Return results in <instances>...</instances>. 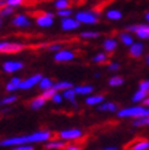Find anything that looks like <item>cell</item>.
<instances>
[{"label":"cell","instance_id":"cell-1","mask_svg":"<svg viewBox=\"0 0 149 150\" xmlns=\"http://www.w3.org/2000/svg\"><path fill=\"white\" fill-rule=\"evenodd\" d=\"M53 138V133L48 129L35 131L29 134H21V136L6 137L0 140V148H12L16 145L23 144H37V143H45L49 139Z\"/></svg>","mask_w":149,"mask_h":150},{"label":"cell","instance_id":"cell-2","mask_svg":"<svg viewBox=\"0 0 149 150\" xmlns=\"http://www.w3.org/2000/svg\"><path fill=\"white\" fill-rule=\"evenodd\" d=\"M116 115L120 118H142L149 116V106H145L143 104L127 106L123 109H118Z\"/></svg>","mask_w":149,"mask_h":150},{"label":"cell","instance_id":"cell-3","mask_svg":"<svg viewBox=\"0 0 149 150\" xmlns=\"http://www.w3.org/2000/svg\"><path fill=\"white\" fill-rule=\"evenodd\" d=\"M73 16L81 25L87 26H94L100 20V15L94 10H78L73 13Z\"/></svg>","mask_w":149,"mask_h":150},{"label":"cell","instance_id":"cell-4","mask_svg":"<svg viewBox=\"0 0 149 150\" xmlns=\"http://www.w3.org/2000/svg\"><path fill=\"white\" fill-rule=\"evenodd\" d=\"M27 45L22 42L0 40V54H17L23 51Z\"/></svg>","mask_w":149,"mask_h":150},{"label":"cell","instance_id":"cell-5","mask_svg":"<svg viewBox=\"0 0 149 150\" xmlns=\"http://www.w3.org/2000/svg\"><path fill=\"white\" fill-rule=\"evenodd\" d=\"M126 31L135 34L139 40L149 39V23H135L126 26Z\"/></svg>","mask_w":149,"mask_h":150},{"label":"cell","instance_id":"cell-6","mask_svg":"<svg viewBox=\"0 0 149 150\" xmlns=\"http://www.w3.org/2000/svg\"><path fill=\"white\" fill-rule=\"evenodd\" d=\"M83 136H84L83 131L79 128H66L57 133V138L65 140L66 143H69V142L72 143V142L79 140L81 138H83Z\"/></svg>","mask_w":149,"mask_h":150},{"label":"cell","instance_id":"cell-7","mask_svg":"<svg viewBox=\"0 0 149 150\" xmlns=\"http://www.w3.org/2000/svg\"><path fill=\"white\" fill-rule=\"evenodd\" d=\"M55 23V15L50 11H44L35 17V25L40 28H50Z\"/></svg>","mask_w":149,"mask_h":150},{"label":"cell","instance_id":"cell-8","mask_svg":"<svg viewBox=\"0 0 149 150\" xmlns=\"http://www.w3.org/2000/svg\"><path fill=\"white\" fill-rule=\"evenodd\" d=\"M74 59H76V52L71 49L62 48L61 50L54 52V61L57 64H67L73 61Z\"/></svg>","mask_w":149,"mask_h":150},{"label":"cell","instance_id":"cell-9","mask_svg":"<svg viewBox=\"0 0 149 150\" xmlns=\"http://www.w3.org/2000/svg\"><path fill=\"white\" fill-rule=\"evenodd\" d=\"M1 69L5 73H16L18 71H22L25 69V62L21 60H6L3 62Z\"/></svg>","mask_w":149,"mask_h":150},{"label":"cell","instance_id":"cell-10","mask_svg":"<svg viewBox=\"0 0 149 150\" xmlns=\"http://www.w3.org/2000/svg\"><path fill=\"white\" fill-rule=\"evenodd\" d=\"M42 77H43L42 73H34V74H32V76L26 77L21 82L20 91H31V89H33L34 87H38Z\"/></svg>","mask_w":149,"mask_h":150},{"label":"cell","instance_id":"cell-11","mask_svg":"<svg viewBox=\"0 0 149 150\" xmlns=\"http://www.w3.org/2000/svg\"><path fill=\"white\" fill-rule=\"evenodd\" d=\"M60 27L64 32H73V31H77L81 27V23L74 18V16H70V17L61 18Z\"/></svg>","mask_w":149,"mask_h":150},{"label":"cell","instance_id":"cell-12","mask_svg":"<svg viewBox=\"0 0 149 150\" xmlns=\"http://www.w3.org/2000/svg\"><path fill=\"white\" fill-rule=\"evenodd\" d=\"M11 25L16 28H28L32 26V20L25 13H17L11 18Z\"/></svg>","mask_w":149,"mask_h":150},{"label":"cell","instance_id":"cell-13","mask_svg":"<svg viewBox=\"0 0 149 150\" xmlns=\"http://www.w3.org/2000/svg\"><path fill=\"white\" fill-rule=\"evenodd\" d=\"M144 51L145 47L143 42H133L128 47V54L133 59H140L142 56H144Z\"/></svg>","mask_w":149,"mask_h":150},{"label":"cell","instance_id":"cell-14","mask_svg":"<svg viewBox=\"0 0 149 150\" xmlns=\"http://www.w3.org/2000/svg\"><path fill=\"white\" fill-rule=\"evenodd\" d=\"M66 145H67V143L65 140L60 138H56V139L51 138L44 143V149L45 150H62L66 148Z\"/></svg>","mask_w":149,"mask_h":150},{"label":"cell","instance_id":"cell-15","mask_svg":"<svg viewBox=\"0 0 149 150\" xmlns=\"http://www.w3.org/2000/svg\"><path fill=\"white\" fill-rule=\"evenodd\" d=\"M103 50L108 52V54H111V52H114L117 47H118V39L114 38V37H108L103 40Z\"/></svg>","mask_w":149,"mask_h":150},{"label":"cell","instance_id":"cell-16","mask_svg":"<svg viewBox=\"0 0 149 150\" xmlns=\"http://www.w3.org/2000/svg\"><path fill=\"white\" fill-rule=\"evenodd\" d=\"M118 105L114 101H103L100 105L96 106V110L99 112H109V114H116L118 111Z\"/></svg>","mask_w":149,"mask_h":150},{"label":"cell","instance_id":"cell-17","mask_svg":"<svg viewBox=\"0 0 149 150\" xmlns=\"http://www.w3.org/2000/svg\"><path fill=\"white\" fill-rule=\"evenodd\" d=\"M21 82H22V78L18 77V76H13L12 78L9 79V82L5 84V91L7 93H15L20 91V86H21Z\"/></svg>","mask_w":149,"mask_h":150},{"label":"cell","instance_id":"cell-18","mask_svg":"<svg viewBox=\"0 0 149 150\" xmlns=\"http://www.w3.org/2000/svg\"><path fill=\"white\" fill-rule=\"evenodd\" d=\"M47 101H48V99L40 94V95L35 96V98H33L31 101H29V109L33 110V111H38V110H40V109H43L44 106H45Z\"/></svg>","mask_w":149,"mask_h":150},{"label":"cell","instance_id":"cell-19","mask_svg":"<svg viewBox=\"0 0 149 150\" xmlns=\"http://www.w3.org/2000/svg\"><path fill=\"white\" fill-rule=\"evenodd\" d=\"M103 101H105V96L101 94H91L86 96L84 104L88 105V106H98Z\"/></svg>","mask_w":149,"mask_h":150},{"label":"cell","instance_id":"cell-20","mask_svg":"<svg viewBox=\"0 0 149 150\" xmlns=\"http://www.w3.org/2000/svg\"><path fill=\"white\" fill-rule=\"evenodd\" d=\"M74 92H76L77 95H81V96H88L93 94L94 92V87L91 86V84H82V86H76L73 87Z\"/></svg>","mask_w":149,"mask_h":150},{"label":"cell","instance_id":"cell-21","mask_svg":"<svg viewBox=\"0 0 149 150\" xmlns=\"http://www.w3.org/2000/svg\"><path fill=\"white\" fill-rule=\"evenodd\" d=\"M117 39L118 42H121L125 47H130L131 44L135 42V38H133V34L128 31H125V32H120L117 35Z\"/></svg>","mask_w":149,"mask_h":150},{"label":"cell","instance_id":"cell-22","mask_svg":"<svg viewBox=\"0 0 149 150\" xmlns=\"http://www.w3.org/2000/svg\"><path fill=\"white\" fill-rule=\"evenodd\" d=\"M128 150H149V140L137 139L128 145Z\"/></svg>","mask_w":149,"mask_h":150},{"label":"cell","instance_id":"cell-23","mask_svg":"<svg viewBox=\"0 0 149 150\" xmlns=\"http://www.w3.org/2000/svg\"><path fill=\"white\" fill-rule=\"evenodd\" d=\"M18 100V96L15 94V93H9L6 96H4V98H1V100H0V108H7L10 106V105L15 104Z\"/></svg>","mask_w":149,"mask_h":150},{"label":"cell","instance_id":"cell-24","mask_svg":"<svg viewBox=\"0 0 149 150\" xmlns=\"http://www.w3.org/2000/svg\"><path fill=\"white\" fill-rule=\"evenodd\" d=\"M62 96H64V100L73 104L74 106H77L76 101H77V96L78 95L76 94V92H74L73 88H69V89H66V91H64L62 92Z\"/></svg>","mask_w":149,"mask_h":150},{"label":"cell","instance_id":"cell-25","mask_svg":"<svg viewBox=\"0 0 149 150\" xmlns=\"http://www.w3.org/2000/svg\"><path fill=\"white\" fill-rule=\"evenodd\" d=\"M105 17H106L109 21L116 22V21L122 20L123 13H122L120 10H117V9H109V10L105 12Z\"/></svg>","mask_w":149,"mask_h":150},{"label":"cell","instance_id":"cell-26","mask_svg":"<svg viewBox=\"0 0 149 150\" xmlns=\"http://www.w3.org/2000/svg\"><path fill=\"white\" fill-rule=\"evenodd\" d=\"M73 83L71 81H67V79H62V81H57L54 83V89L56 92H64L66 91V89H69V88H73Z\"/></svg>","mask_w":149,"mask_h":150},{"label":"cell","instance_id":"cell-27","mask_svg":"<svg viewBox=\"0 0 149 150\" xmlns=\"http://www.w3.org/2000/svg\"><path fill=\"white\" fill-rule=\"evenodd\" d=\"M149 96V93L148 92H144V91H140V89H138V91H136L135 93H133L132 95V101L135 104H143V101Z\"/></svg>","mask_w":149,"mask_h":150},{"label":"cell","instance_id":"cell-28","mask_svg":"<svg viewBox=\"0 0 149 150\" xmlns=\"http://www.w3.org/2000/svg\"><path fill=\"white\" fill-rule=\"evenodd\" d=\"M106 61H109V54L105 52V51H100V52L95 54L92 57V62L96 64V65H103V64H105Z\"/></svg>","mask_w":149,"mask_h":150},{"label":"cell","instance_id":"cell-29","mask_svg":"<svg viewBox=\"0 0 149 150\" xmlns=\"http://www.w3.org/2000/svg\"><path fill=\"white\" fill-rule=\"evenodd\" d=\"M54 83L55 82L51 79L50 77H42V79H40V82H39V84H38V88L40 89L42 92H44V91H48V89H50V88H53L54 87Z\"/></svg>","mask_w":149,"mask_h":150},{"label":"cell","instance_id":"cell-30","mask_svg":"<svg viewBox=\"0 0 149 150\" xmlns=\"http://www.w3.org/2000/svg\"><path fill=\"white\" fill-rule=\"evenodd\" d=\"M79 37L82 39H86V40H93V39H98L100 37V33L98 31H91V29H88V31L81 32Z\"/></svg>","mask_w":149,"mask_h":150},{"label":"cell","instance_id":"cell-31","mask_svg":"<svg viewBox=\"0 0 149 150\" xmlns=\"http://www.w3.org/2000/svg\"><path fill=\"white\" fill-rule=\"evenodd\" d=\"M123 83H125L123 77L117 76V74H114V76H111V77L109 78V82H108V84H109L110 87H113V88L121 87V86H123Z\"/></svg>","mask_w":149,"mask_h":150},{"label":"cell","instance_id":"cell-32","mask_svg":"<svg viewBox=\"0 0 149 150\" xmlns=\"http://www.w3.org/2000/svg\"><path fill=\"white\" fill-rule=\"evenodd\" d=\"M132 126L136 127V128H140V127H149V116L133 120Z\"/></svg>","mask_w":149,"mask_h":150},{"label":"cell","instance_id":"cell-33","mask_svg":"<svg viewBox=\"0 0 149 150\" xmlns=\"http://www.w3.org/2000/svg\"><path fill=\"white\" fill-rule=\"evenodd\" d=\"M13 12H15V9H13V7L5 5V6H3L1 9H0V18L3 20V18L10 17V16H12V15H13Z\"/></svg>","mask_w":149,"mask_h":150},{"label":"cell","instance_id":"cell-34","mask_svg":"<svg viewBox=\"0 0 149 150\" xmlns=\"http://www.w3.org/2000/svg\"><path fill=\"white\" fill-rule=\"evenodd\" d=\"M53 6L56 10H62V9H67L70 7V0H54Z\"/></svg>","mask_w":149,"mask_h":150},{"label":"cell","instance_id":"cell-35","mask_svg":"<svg viewBox=\"0 0 149 150\" xmlns=\"http://www.w3.org/2000/svg\"><path fill=\"white\" fill-rule=\"evenodd\" d=\"M56 15L60 18L70 17V16H73V10L71 9V7H67V9H62V10H56Z\"/></svg>","mask_w":149,"mask_h":150},{"label":"cell","instance_id":"cell-36","mask_svg":"<svg viewBox=\"0 0 149 150\" xmlns=\"http://www.w3.org/2000/svg\"><path fill=\"white\" fill-rule=\"evenodd\" d=\"M62 48H64V44H61V43H51V44L45 45L47 51H50V52H56L59 50H61Z\"/></svg>","mask_w":149,"mask_h":150},{"label":"cell","instance_id":"cell-37","mask_svg":"<svg viewBox=\"0 0 149 150\" xmlns=\"http://www.w3.org/2000/svg\"><path fill=\"white\" fill-rule=\"evenodd\" d=\"M50 101H53V104H56V105L62 104V101H64L62 93H61V92H56V93L50 98Z\"/></svg>","mask_w":149,"mask_h":150},{"label":"cell","instance_id":"cell-38","mask_svg":"<svg viewBox=\"0 0 149 150\" xmlns=\"http://www.w3.org/2000/svg\"><path fill=\"white\" fill-rule=\"evenodd\" d=\"M120 67H121V65L118 64L117 61H111V62L108 64L106 69H108L109 72H117L118 70H120Z\"/></svg>","mask_w":149,"mask_h":150},{"label":"cell","instance_id":"cell-39","mask_svg":"<svg viewBox=\"0 0 149 150\" xmlns=\"http://www.w3.org/2000/svg\"><path fill=\"white\" fill-rule=\"evenodd\" d=\"M9 150H35L33 144H23V145H16L9 148Z\"/></svg>","mask_w":149,"mask_h":150},{"label":"cell","instance_id":"cell-40","mask_svg":"<svg viewBox=\"0 0 149 150\" xmlns=\"http://www.w3.org/2000/svg\"><path fill=\"white\" fill-rule=\"evenodd\" d=\"M22 3H23L22 0H5V5L11 6V7H13V9H16V7L21 6Z\"/></svg>","mask_w":149,"mask_h":150},{"label":"cell","instance_id":"cell-41","mask_svg":"<svg viewBox=\"0 0 149 150\" xmlns=\"http://www.w3.org/2000/svg\"><path fill=\"white\" fill-rule=\"evenodd\" d=\"M138 89L149 93V79H143L142 82H140V83L138 84Z\"/></svg>","mask_w":149,"mask_h":150},{"label":"cell","instance_id":"cell-42","mask_svg":"<svg viewBox=\"0 0 149 150\" xmlns=\"http://www.w3.org/2000/svg\"><path fill=\"white\" fill-rule=\"evenodd\" d=\"M55 93H56L55 89H54V88H50V89H48V91L42 92V95H43V96H45L48 100H50V98H51V96H53Z\"/></svg>","mask_w":149,"mask_h":150},{"label":"cell","instance_id":"cell-43","mask_svg":"<svg viewBox=\"0 0 149 150\" xmlns=\"http://www.w3.org/2000/svg\"><path fill=\"white\" fill-rule=\"evenodd\" d=\"M65 150H82V148L77 144H67L65 148Z\"/></svg>","mask_w":149,"mask_h":150},{"label":"cell","instance_id":"cell-44","mask_svg":"<svg viewBox=\"0 0 149 150\" xmlns=\"http://www.w3.org/2000/svg\"><path fill=\"white\" fill-rule=\"evenodd\" d=\"M96 150H118V148H117V146H106V148L96 149Z\"/></svg>","mask_w":149,"mask_h":150},{"label":"cell","instance_id":"cell-45","mask_svg":"<svg viewBox=\"0 0 149 150\" xmlns=\"http://www.w3.org/2000/svg\"><path fill=\"white\" fill-rule=\"evenodd\" d=\"M144 64H145L147 66H149V54L144 55Z\"/></svg>","mask_w":149,"mask_h":150},{"label":"cell","instance_id":"cell-46","mask_svg":"<svg viewBox=\"0 0 149 150\" xmlns=\"http://www.w3.org/2000/svg\"><path fill=\"white\" fill-rule=\"evenodd\" d=\"M144 21L147 22V23H149V11H147L144 13Z\"/></svg>","mask_w":149,"mask_h":150},{"label":"cell","instance_id":"cell-47","mask_svg":"<svg viewBox=\"0 0 149 150\" xmlns=\"http://www.w3.org/2000/svg\"><path fill=\"white\" fill-rule=\"evenodd\" d=\"M143 105H145V106H149V96H148V98L143 101Z\"/></svg>","mask_w":149,"mask_h":150},{"label":"cell","instance_id":"cell-48","mask_svg":"<svg viewBox=\"0 0 149 150\" xmlns=\"http://www.w3.org/2000/svg\"><path fill=\"white\" fill-rule=\"evenodd\" d=\"M3 6H5V0H0V9H1Z\"/></svg>","mask_w":149,"mask_h":150},{"label":"cell","instance_id":"cell-49","mask_svg":"<svg viewBox=\"0 0 149 150\" xmlns=\"http://www.w3.org/2000/svg\"><path fill=\"white\" fill-rule=\"evenodd\" d=\"M94 77H95V78H99V77H100V73H95Z\"/></svg>","mask_w":149,"mask_h":150},{"label":"cell","instance_id":"cell-50","mask_svg":"<svg viewBox=\"0 0 149 150\" xmlns=\"http://www.w3.org/2000/svg\"><path fill=\"white\" fill-rule=\"evenodd\" d=\"M1 26H3V21H1V18H0V28H1Z\"/></svg>","mask_w":149,"mask_h":150},{"label":"cell","instance_id":"cell-51","mask_svg":"<svg viewBox=\"0 0 149 150\" xmlns=\"http://www.w3.org/2000/svg\"><path fill=\"white\" fill-rule=\"evenodd\" d=\"M22 1H25V0H22Z\"/></svg>","mask_w":149,"mask_h":150}]
</instances>
